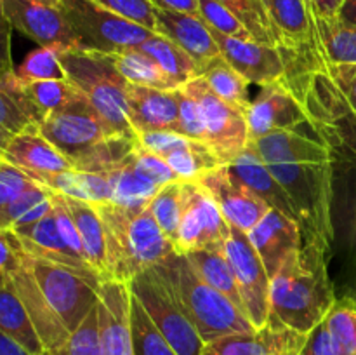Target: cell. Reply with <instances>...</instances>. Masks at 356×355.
<instances>
[{"instance_id": "6da1fadb", "label": "cell", "mask_w": 356, "mask_h": 355, "mask_svg": "<svg viewBox=\"0 0 356 355\" xmlns=\"http://www.w3.org/2000/svg\"><path fill=\"white\" fill-rule=\"evenodd\" d=\"M305 127V125H302ZM273 131L250 143L301 218L305 246L327 256L334 240V150L315 129Z\"/></svg>"}, {"instance_id": "7a4b0ae2", "label": "cell", "mask_w": 356, "mask_h": 355, "mask_svg": "<svg viewBox=\"0 0 356 355\" xmlns=\"http://www.w3.org/2000/svg\"><path fill=\"white\" fill-rule=\"evenodd\" d=\"M38 132L47 138L76 171L106 173L120 167L134 153L138 139L115 134L83 94L52 111Z\"/></svg>"}, {"instance_id": "3957f363", "label": "cell", "mask_w": 356, "mask_h": 355, "mask_svg": "<svg viewBox=\"0 0 356 355\" xmlns=\"http://www.w3.org/2000/svg\"><path fill=\"white\" fill-rule=\"evenodd\" d=\"M327 274V256L302 246L271 278V315L292 331L308 334L315 329L336 301Z\"/></svg>"}, {"instance_id": "277c9868", "label": "cell", "mask_w": 356, "mask_h": 355, "mask_svg": "<svg viewBox=\"0 0 356 355\" xmlns=\"http://www.w3.org/2000/svg\"><path fill=\"white\" fill-rule=\"evenodd\" d=\"M106 230L110 281L131 282L148 268L163 263L177 253L176 246L162 232L148 205L97 204Z\"/></svg>"}, {"instance_id": "5b68a950", "label": "cell", "mask_w": 356, "mask_h": 355, "mask_svg": "<svg viewBox=\"0 0 356 355\" xmlns=\"http://www.w3.org/2000/svg\"><path fill=\"white\" fill-rule=\"evenodd\" d=\"M156 267L170 281L181 306L197 327L205 345L232 334H249L257 331L232 299L202 278L186 254H172Z\"/></svg>"}, {"instance_id": "8992f818", "label": "cell", "mask_w": 356, "mask_h": 355, "mask_svg": "<svg viewBox=\"0 0 356 355\" xmlns=\"http://www.w3.org/2000/svg\"><path fill=\"white\" fill-rule=\"evenodd\" d=\"M59 59L70 82L89 100L108 127L115 134L138 139V132L129 120L127 80L118 72L110 54L61 49Z\"/></svg>"}, {"instance_id": "52a82bcc", "label": "cell", "mask_w": 356, "mask_h": 355, "mask_svg": "<svg viewBox=\"0 0 356 355\" xmlns=\"http://www.w3.org/2000/svg\"><path fill=\"white\" fill-rule=\"evenodd\" d=\"M58 7L72 28L80 51L115 54L141 47L155 33L94 0H59Z\"/></svg>"}, {"instance_id": "ba28073f", "label": "cell", "mask_w": 356, "mask_h": 355, "mask_svg": "<svg viewBox=\"0 0 356 355\" xmlns=\"http://www.w3.org/2000/svg\"><path fill=\"white\" fill-rule=\"evenodd\" d=\"M129 287L177 355H204L205 341L181 306L170 281L159 267L139 274L129 282Z\"/></svg>"}, {"instance_id": "9c48e42d", "label": "cell", "mask_w": 356, "mask_h": 355, "mask_svg": "<svg viewBox=\"0 0 356 355\" xmlns=\"http://www.w3.org/2000/svg\"><path fill=\"white\" fill-rule=\"evenodd\" d=\"M35 277L70 333H75L99 303V284L79 270L35 260Z\"/></svg>"}, {"instance_id": "30bf717a", "label": "cell", "mask_w": 356, "mask_h": 355, "mask_svg": "<svg viewBox=\"0 0 356 355\" xmlns=\"http://www.w3.org/2000/svg\"><path fill=\"white\" fill-rule=\"evenodd\" d=\"M181 89L200 103L207 127V145L218 153L225 166L249 148L250 136L245 111L221 100L204 77H195Z\"/></svg>"}, {"instance_id": "8fae6325", "label": "cell", "mask_w": 356, "mask_h": 355, "mask_svg": "<svg viewBox=\"0 0 356 355\" xmlns=\"http://www.w3.org/2000/svg\"><path fill=\"white\" fill-rule=\"evenodd\" d=\"M225 254L238 281L247 319L256 329H263L271 317V278L263 260L249 240V235L233 225H229Z\"/></svg>"}, {"instance_id": "7c38bea8", "label": "cell", "mask_w": 356, "mask_h": 355, "mask_svg": "<svg viewBox=\"0 0 356 355\" xmlns=\"http://www.w3.org/2000/svg\"><path fill=\"white\" fill-rule=\"evenodd\" d=\"M229 237V223L214 198L198 183L183 181V214L177 232V253L198 249H221Z\"/></svg>"}, {"instance_id": "4fadbf2b", "label": "cell", "mask_w": 356, "mask_h": 355, "mask_svg": "<svg viewBox=\"0 0 356 355\" xmlns=\"http://www.w3.org/2000/svg\"><path fill=\"white\" fill-rule=\"evenodd\" d=\"M212 30V28H211ZM221 56L247 80L256 86L280 82L296 65V52L278 45H268L257 40L228 37L212 30Z\"/></svg>"}, {"instance_id": "5bb4252c", "label": "cell", "mask_w": 356, "mask_h": 355, "mask_svg": "<svg viewBox=\"0 0 356 355\" xmlns=\"http://www.w3.org/2000/svg\"><path fill=\"white\" fill-rule=\"evenodd\" d=\"M197 183L214 198L226 221L245 233H249L268 211L273 209L240 181L229 166H221L204 174Z\"/></svg>"}, {"instance_id": "9a60e30c", "label": "cell", "mask_w": 356, "mask_h": 355, "mask_svg": "<svg viewBox=\"0 0 356 355\" xmlns=\"http://www.w3.org/2000/svg\"><path fill=\"white\" fill-rule=\"evenodd\" d=\"M2 17L13 30L38 45L76 49V38L58 6L40 0H0Z\"/></svg>"}, {"instance_id": "2e32d148", "label": "cell", "mask_w": 356, "mask_h": 355, "mask_svg": "<svg viewBox=\"0 0 356 355\" xmlns=\"http://www.w3.org/2000/svg\"><path fill=\"white\" fill-rule=\"evenodd\" d=\"M250 143L273 131L299 129L309 124V117L294 94L282 82L268 84L245 111Z\"/></svg>"}, {"instance_id": "e0dca14e", "label": "cell", "mask_w": 356, "mask_h": 355, "mask_svg": "<svg viewBox=\"0 0 356 355\" xmlns=\"http://www.w3.org/2000/svg\"><path fill=\"white\" fill-rule=\"evenodd\" d=\"M33 263L35 258L30 256L13 274L0 275V277H9L13 281L14 289L23 301L30 319L33 320L45 350H61V348L68 347L72 333L65 326L61 317L52 308L49 299L45 298L44 291H42L37 277H35Z\"/></svg>"}, {"instance_id": "ac0fdd59", "label": "cell", "mask_w": 356, "mask_h": 355, "mask_svg": "<svg viewBox=\"0 0 356 355\" xmlns=\"http://www.w3.org/2000/svg\"><path fill=\"white\" fill-rule=\"evenodd\" d=\"M132 292L127 282L103 281L97 303L103 355H134L131 331Z\"/></svg>"}, {"instance_id": "d6986e66", "label": "cell", "mask_w": 356, "mask_h": 355, "mask_svg": "<svg viewBox=\"0 0 356 355\" xmlns=\"http://www.w3.org/2000/svg\"><path fill=\"white\" fill-rule=\"evenodd\" d=\"M305 340L306 334L296 333L271 315L263 329L211 341L204 355H298Z\"/></svg>"}, {"instance_id": "ffe728a7", "label": "cell", "mask_w": 356, "mask_h": 355, "mask_svg": "<svg viewBox=\"0 0 356 355\" xmlns=\"http://www.w3.org/2000/svg\"><path fill=\"white\" fill-rule=\"evenodd\" d=\"M247 235L263 260L270 278L278 274L292 254L305 246L301 225L277 209H270Z\"/></svg>"}, {"instance_id": "44dd1931", "label": "cell", "mask_w": 356, "mask_h": 355, "mask_svg": "<svg viewBox=\"0 0 356 355\" xmlns=\"http://www.w3.org/2000/svg\"><path fill=\"white\" fill-rule=\"evenodd\" d=\"M155 19L156 33L167 37L190 54L198 65V75L202 66L221 56L211 26L198 14L155 7Z\"/></svg>"}, {"instance_id": "7402d4cb", "label": "cell", "mask_w": 356, "mask_h": 355, "mask_svg": "<svg viewBox=\"0 0 356 355\" xmlns=\"http://www.w3.org/2000/svg\"><path fill=\"white\" fill-rule=\"evenodd\" d=\"M270 17L278 47L312 51L318 47L315 13L308 0H261Z\"/></svg>"}, {"instance_id": "603a6c76", "label": "cell", "mask_w": 356, "mask_h": 355, "mask_svg": "<svg viewBox=\"0 0 356 355\" xmlns=\"http://www.w3.org/2000/svg\"><path fill=\"white\" fill-rule=\"evenodd\" d=\"M125 97L129 106V120L138 134L148 131H174L181 134L179 103H177L176 90L153 89V87L127 82Z\"/></svg>"}, {"instance_id": "cb8c5ba5", "label": "cell", "mask_w": 356, "mask_h": 355, "mask_svg": "<svg viewBox=\"0 0 356 355\" xmlns=\"http://www.w3.org/2000/svg\"><path fill=\"white\" fill-rule=\"evenodd\" d=\"M19 237L21 244L24 246L28 254L35 258V260L51 261V263L63 265V267L73 268L79 270L80 274L86 275L96 284H103L101 275L87 263L86 260L76 256L72 249L65 244V240L59 235L58 225H56L54 218V207L49 214L38 221L31 223L28 226H21V228H13Z\"/></svg>"}, {"instance_id": "d4e9b609", "label": "cell", "mask_w": 356, "mask_h": 355, "mask_svg": "<svg viewBox=\"0 0 356 355\" xmlns=\"http://www.w3.org/2000/svg\"><path fill=\"white\" fill-rule=\"evenodd\" d=\"M0 159L16 166L35 181L45 174L75 169L73 164L38 131L21 132L0 145Z\"/></svg>"}, {"instance_id": "484cf974", "label": "cell", "mask_w": 356, "mask_h": 355, "mask_svg": "<svg viewBox=\"0 0 356 355\" xmlns=\"http://www.w3.org/2000/svg\"><path fill=\"white\" fill-rule=\"evenodd\" d=\"M228 166L235 173V176L240 181H243L254 194L259 195L264 202H268L270 207L277 209L282 214L289 216V218L301 225L298 209L294 207L292 200L289 198L287 191L275 180V176L270 173L266 164L261 160V157L257 155L252 146H249L245 152L235 157Z\"/></svg>"}, {"instance_id": "4316f807", "label": "cell", "mask_w": 356, "mask_h": 355, "mask_svg": "<svg viewBox=\"0 0 356 355\" xmlns=\"http://www.w3.org/2000/svg\"><path fill=\"white\" fill-rule=\"evenodd\" d=\"M63 200H65L66 207L70 209L76 223L87 263L101 275L103 281H110L106 230H104V223L103 218H101L99 209H97V204L68 197V195H63Z\"/></svg>"}, {"instance_id": "83f0119b", "label": "cell", "mask_w": 356, "mask_h": 355, "mask_svg": "<svg viewBox=\"0 0 356 355\" xmlns=\"http://www.w3.org/2000/svg\"><path fill=\"white\" fill-rule=\"evenodd\" d=\"M0 333L24 348L30 355H44L45 347L9 277H0Z\"/></svg>"}, {"instance_id": "f1b7e54d", "label": "cell", "mask_w": 356, "mask_h": 355, "mask_svg": "<svg viewBox=\"0 0 356 355\" xmlns=\"http://www.w3.org/2000/svg\"><path fill=\"white\" fill-rule=\"evenodd\" d=\"M318 58L330 65H356V26L339 16H315Z\"/></svg>"}, {"instance_id": "f546056e", "label": "cell", "mask_w": 356, "mask_h": 355, "mask_svg": "<svg viewBox=\"0 0 356 355\" xmlns=\"http://www.w3.org/2000/svg\"><path fill=\"white\" fill-rule=\"evenodd\" d=\"M108 176L113 188L111 202L125 207H145L162 188L136 166L134 153L120 167L108 171Z\"/></svg>"}, {"instance_id": "4dcf8cb0", "label": "cell", "mask_w": 356, "mask_h": 355, "mask_svg": "<svg viewBox=\"0 0 356 355\" xmlns=\"http://www.w3.org/2000/svg\"><path fill=\"white\" fill-rule=\"evenodd\" d=\"M186 256L190 258L193 267L197 268V271L202 275V278H204L205 282H209L212 287L218 289L219 292H222L228 299H232V301L245 313L238 281H236V275L235 271H233L232 263H229L225 251L198 249L193 251V253H188Z\"/></svg>"}, {"instance_id": "1f68e13d", "label": "cell", "mask_w": 356, "mask_h": 355, "mask_svg": "<svg viewBox=\"0 0 356 355\" xmlns=\"http://www.w3.org/2000/svg\"><path fill=\"white\" fill-rule=\"evenodd\" d=\"M113 59L115 66L118 72L122 73L127 82L136 84V86L153 87V89H163V90H177L181 89L179 84L167 75L159 63L153 58H149L146 52L141 49H127V51L115 52L110 54Z\"/></svg>"}, {"instance_id": "d6a6232c", "label": "cell", "mask_w": 356, "mask_h": 355, "mask_svg": "<svg viewBox=\"0 0 356 355\" xmlns=\"http://www.w3.org/2000/svg\"><path fill=\"white\" fill-rule=\"evenodd\" d=\"M207 80L211 89L226 103L247 111L252 101L249 100V82L226 61L222 56L212 59L200 68V75Z\"/></svg>"}, {"instance_id": "836d02e7", "label": "cell", "mask_w": 356, "mask_h": 355, "mask_svg": "<svg viewBox=\"0 0 356 355\" xmlns=\"http://www.w3.org/2000/svg\"><path fill=\"white\" fill-rule=\"evenodd\" d=\"M139 49L155 59L160 68L172 77L181 87L198 77V65L195 59L163 35L153 33Z\"/></svg>"}, {"instance_id": "e575fe53", "label": "cell", "mask_w": 356, "mask_h": 355, "mask_svg": "<svg viewBox=\"0 0 356 355\" xmlns=\"http://www.w3.org/2000/svg\"><path fill=\"white\" fill-rule=\"evenodd\" d=\"M309 124L334 152L356 160V111L320 115L312 118Z\"/></svg>"}, {"instance_id": "d590c367", "label": "cell", "mask_w": 356, "mask_h": 355, "mask_svg": "<svg viewBox=\"0 0 356 355\" xmlns=\"http://www.w3.org/2000/svg\"><path fill=\"white\" fill-rule=\"evenodd\" d=\"M131 331L134 355H177L134 294L131 301Z\"/></svg>"}, {"instance_id": "8d00e7d4", "label": "cell", "mask_w": 356, "mask_h": 355, "mask_svg": "<svg viewBox=\"0 0 356 355\" xmlns=\"http://www.w3.org/2000/svg\"><path fill=\"white\" fill-rule=\"evenodd\" d=\"M23 86L28 100L42 115V122L52 111L61 110L82 94L70 80H38V82H24L23 80Z\"/></svg>"}, {"instance_id": "74e56055", "label": "cell", "mask_w": 356, "mask_h": 355, "mask_svg": "<svg viewBox=\"0 0 356 355\" xmlns=\"http://www.w3.org/2000/svg\"><path fill=\"white\" fill-rule=\"evenodd\" d=\"M148 207L162 232L176 246L181 214H183V181H174L160 188Z\"/></svg>"}, {"instance_id": "f35d334b", "label": "cell", "mask_w": 356, "mask_h": 355, "mask_svg": "<svg viewBox=\"0 0 356 355\" xmlns=\"http://www.w3.org/2000/svg\"><path fill=\"white\" fill-rule=\"evenodd\" d=\"M59 45H38V49L28 52L16 73L24 82H38V80H68L66 70L59 59Z\"/></svg>"}, {"instance_id": "ab89813d", "label": "cell", "mask_w": 356, "mask_h": 355, "mask_svg": "<svg viewBox=\"0 0 356 355\" xmlns=\"http://www.w3.org/2000/svg\"><path fill=\"white\" fill-rule=\"evenodd\" d=\"M325 324L344 355H356V298L343 296L334 301Z\"/></svg>"}, {"instance_id": "60d3db41", "label": "cell", "mask_w": 356, "mask_h": 355, "mask_svg": "<svg viewBox=\"0 0 356 355\" xmlns=\"http://www.w3.org/2000/svg\"><path fill=\"white\" fill-rule=\"evenodd\" d=\"M218 2H221L222 6H226L238 16V19L250 31L254 40L268 45H277L270 17H268L261 0H218Z\"/></svg>"}, {"instance_id": "b9f144b4", "label": "cell", "mask_w": 356, "mask_h": 355, "mask_svg": "<svg viewBox=\"0 0 356 355\" xmlns=\"http://www.w3.org/2000/svg\"><path fill=\"white\" fill-rule=\"evenodd\" d=\"M198 16L212 28L228 37L243 38V40H254L245 24L238 19L233 10L222 6L218 0H198Z\"/></svg>"}, {"instance_id": "7bdbcfd3", "label": "cell", "mask_w": 356, "mask_h": 355, "mask_svg": "<svg viewBox=\"0 0 356 355\" xmlns=\"http://www.w3.org/2000/svg\"><path fill=\"white\" fill-rule=\"evenodd\" d=\"M177 103H179V124H181V134L186 138L197 139V141L207 143V127H205L204 110H202L200 103L184 93L183 89L176 90Z\"/></svg>"}, {"instance_id": "ee69618b", "label": "cell", "mask_w": 356, "mask_h": 355, "mask_svg": "<svg viewBox=\"0 0 356 355\" xmlns=\"http://www.w3.org/2000/svg\"><path fill=\"white\" fill-rule=\"evenodd\" d=\"M37 183L16 166L0 159V209L9 207Z\"/></svg>"}, {"instance_id": "f6af8a7d", "label": "cell", "mask_w": 356, "mask_h": 355, "mask_svg": "<svg viewBox=\"0 0 356 355\" xmlns=\"http://www.w3.org/2000/svg\"><path fill=\"white\" fill-rule=\"evenodd\" d=\"M66 355H103L99 322H97V306L83 320L82 326L75 333H72L68 347H66Z\"/></svg>"}, {"instance_id": "bcb514c9", "label": "cell", "mask_w": 356, "mask_h": 355, "mask_svg": "<svg viewBox=\"0 0 356 355\" xmlns=\"http://www.w3.org/2000/svg\"><path fill=\"white\" fill-rule=\"evenodd\" d=\"M94 2L149 30H156L155 6L152 0H94Z\"/></svg>"}, {"instance_id": "7dc6e473", "label": "cell", "mask_w": 356, "mask_h": 355, "mask_svg": "<svg viewBox=\"0 0 356 355\" xmlns=\"http://www.w3.org/2000/svg\"><path fill=\"white\" fill-rule=\"evenodd\" d=\"M134 160L136 166H138L146 176L152 178L156 184H160V187H165V184L174 183V181H179L177 174L174 173V169L167 164L165 159L148 152V150L141 148L139 145L136 146L134 150Z\"/></svg>"}, {"instance_id": "c3c4849f", "label": "cell", "mask_w": 356, "mask_h": 355, "mask_svg": "<svg viewBox=\"0 0 356 355\" xmlns=\"http://www.w3.org/2000/svg\"><path fill=\"white\" fill-rule=\"evenodd\" d=\"M51 195L52 190H49L44 184L37 183L30 191H26L23 197H19L16 202H13L9 207L0 209V228H10L21 216L26 214L30 209H33L35 205L44 202L45 198H49Z\"/></svg>"}, {"instance_id": "681fc988", "label": "cell", "mask_w": 356, "mask_h": 355, "mask_svg": "<svg viewBox=\"0 0 356 355\" xmlns=\"http://www.w3.org/2000/svg\"><path fill=\"white\" fill-rule=\"evenodd\" d=\"M298 355H344L341 352L339 345L336 343L334 336L330 334L325 320L318 324L313 331L306 334V340L302 343Z\"/></svg>"}, {"instance_id": "f907efd6", "label": "cell", "mask_w": 356, "mask_h": 355, "mask_svg": "<svg viewBox=\"0 0 356 355\" xmlns=\"http://www.w3.org/2000/svg\"><path fill=\"white\" fill-rule=\"evenodd\" d=\"M152 2L153 6L162 9L198 14V0H152Z\"/></svg>"}, {"instance_id": "816d5d0a", "label": "cell", "mask_w": 356, "mask_h": 355, "mask_svg": "<svg viewBox=\"0 0 356 355\" xmlns=\"http://www.w3.org/2000/svg\"><path fill=\"white\" fill-rule=\"evenodd\" d=\"M315 16H337L343 0H308Z\"/></svg>"}, {"instance_id": "f5cc1de1", "label": "cell", "mask_w": 356, "mask_h": 355, "mask_svg": "<svg viewBox=\"0 0 356 355\" xmlns=\"http://www.w3.org/2000/svg\"><path fill=\"white\" fill-rule=\"evenodd\" d=\"M337 155H339V153H337ZM341 159L346 164H350V169L355 173V195L353 202H351V247H353V253L356 258V160L344 155H341Z\"/></svg>"}, {"instance_id": "db71d44e", "label": "cell", "mask_w": 356, "mask_h": 355, "mask_svg": "<svg viewBox=\"0 0 356 355\" xmlns=\"http://www.w3.org/2000/svg\"><path fill=\"white\" fill-rule=\"evenodd\" d=\"M0 355H30L21 345L10 340L7 334H0Z\"/></svg>"}, {"instance_id": "11a10c76", "label": "cell", "mask_w": 356, "mask_h": 355, "mask_svg": "<svg viewBox=\"0 0 356 355\" xmlns=\"http://www.w3.org/2000/svg\"><path fill=\"white\" fill-rule=\"evenodd\" d=\"M337 16L343 21H346V23L356 26V0H343Z\"/></svg>"}, {"instance_id": "9f6ffc18", "label": "cell", "mask_w": 356, "mask_h": 355, "mask_svg": "<svg viewBox=\"0 0 356 355\" xmlns=\"http://www.w3.org/2000/svg\"><path fill=\"white\" fill-rule=\"evenodd\" d=\"M44 355H66V348H61V350H45Z\"/></svg>"}, {"instance_id": "6f0895ef", "label": "cell", "mask_w": 356, "mask_h": 355, "mask_svg": "<svg viewBox=\"0 0 356 355\" xmlns=\"http://www.w3.org/2000/svg\"><path fill=\"white\" fill-rule=\"evenodd\" d=\"M40 2L49 3V6H59V0H40Z\"/></svg>"}]
</instances>
